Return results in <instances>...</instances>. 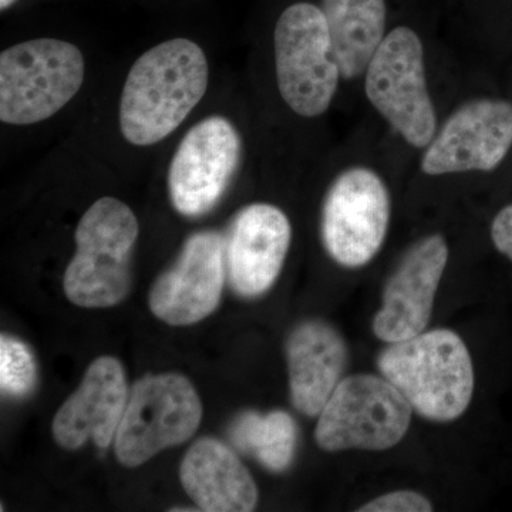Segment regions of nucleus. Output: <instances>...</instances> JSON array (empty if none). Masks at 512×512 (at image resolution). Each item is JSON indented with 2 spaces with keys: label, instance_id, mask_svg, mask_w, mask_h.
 <instances>
[{
  "label": "nucleus",
  "instance_id": "12",
  "mask_svg": "<svg viewBox=\"0 0 512 512\" xmlns=\"http://www.w3.org/2000/svg\"><path fill=\"white\" fill-rule=\"evenodd\" d=\"M225 274V239L211 231L191 235L177 262L151 288V312L168 325L200 322L220 305Z\"/></svg>",
  "mask_w": 512,
  "mask_h": 512
},
{
  "label": "nucleus",
  "instance_id": "15",
  "mask_svg": "<svg viewBox=\"0 0 512 512\" xmlns=\"http://www.w3.org/2000/svg\"><path fill=\"white\" fill-rule=\"evenodd\" d=\"M126 373L116 357L103 356L87 369L82 383L56 413L53 436L66 450L92 440L107 448L116 439L128 402Z\"/></svg>",
  "mask_w": 512,
  "mask_h": 512
},
{
  "label": "nucleus",
  "instance_id": "16",
  "mask_svg": "<svg viewBox=\"0 0 512 512\" xmlns=\"http://www.w3.org/2000/svg\"><path fill=\"white\" fill-rule=\"evenodd\" d=\"M286 360L293 406L305 416H319L343 380L348 365L345 339L329 323L306 320L289 335Z\"/></svg>",
  "mask_w": 512,
  "mask_h": 512
},
{
  "label": "nucleus",
  "instance_id": "13",
  "mask_svg": "<svg viewBox=\"0 0 512 512\" xmlns=\"http://www.w3.org/2000/svg\"><path fill=\"white\" fill-rule=\"evenodd\" d=\"M448 262V245L439 234L420 239L403 256L384 286L373 333L386 343L402 342L426 330Z\"/></svg>",
  "mask_w": 512,
  "mask_h": 512
},
{
  "label": "nucleus",
  "instance_id": "2",
  "mask_svg": "<svg viewBox=\"0 0 512 512\" xmlns=\"http://www.w3.org/2000/svg\"><path fill=\"white\" fill-rule=\"evenodd\" d=\"M377 366L424 419L456 420L473 399V360L453 330H424L413 338L389 343Z\"/></svg>",
  "mask_w": 512,
  "mask_h": 512
},
{
  "label": "nucleus",
  "instance_id": "19",
  "mask_svg": "<svg viewBox=\"0 0 512 512\" xmlns=\"http://www.w3.org/2000/svg\"><path fill=\"white\" fill-rule=\"evenodd\" d=\"M232 444L254 456L266 470L282 473L291 466L298 443L295 420L286 412H245L229 429Z\"/></svg>",
  "mask_w": 512,
  "mask_h": 512
},
{
  "label": "nucleus",
  "instance_id": "9",
  "mask_svg": "<svg viewBox=\"0 0 512 512\" xmlns=\"http://www.w3.org/2000/svg\"><path fill=\"white\" fill-rule=\"evenodd\" d=\"M390 212L389 191L375 171H343L323 204L322 239L330 258L345 268L369 264L382 248Z\"/></svg>",
  "mask_w": 512,
  "mask_h": 512
},
{
  "label": "nucleus",
  "instance_id": "21",
  "mask_svg": "<svg viewBox=\"0 0 512 512\" xmlns=\"http://www.w3.org/2000/svg\"><path fill=\"white\" fill-rule=\"evenodd\" d=\"M359 512H427L433 511L431 503L423 494L416 491L400 490L380 495L362 507Z\"/></svg>",
  "mask_w": 512,
  "mask_h": 512
},
{
  "label": "nucleus",
  "instance_id": "11",
  "mask_svg": "<svg viewBox=\"0 0 512 512\" xmlns=\"http://www.w3.org/2000/svg\"><path fill=\"white\" fill-rule=\"evenodd\" d=\"M512 147V103L478 99L458 107L421 158L429 175L493 171Z\"/></svg>",
  "mask_w": 512,
  "mask_h": 512
},
{
  "label": "nucleus",
  "instance_id": "22",
  "mask_svg": "<svg viewBox=\"0 0 512 512\" xmlns=\"http://www.w3.org/2000/svg\"><path fill=\"white\" fill-rule=\"evenodd\" d=\"M495 248L512 261V204L503 208L491 225Z\"/></svg>",
  "mask_w": 512,
  "mask_h": 512
},
{
  "label": "nucleus",
  "instance_id": "23",
  "mask_svg": "<svg viewBox=\"0 0 512 512\" xmlns=\"http://www.w3.org/2000/svg\"><path fill=\"white\" fill-rule=\"evenodd\" d=\"M16 0H0V9L6 10L15 3Z\"/></svg>",
  "mask_w": 512,
  "mask_h": 512
},
{
  "label": "nucleus",
  "instance_id": "3",
  "mask_svg": "<svg viewBox=\"0 0 512 512\" xmlns=\"http://www.w3.org/2000/svg\"><path fill=\"white\" fill-rule=\"evenodd\" d=\"M138 238V221L117 198L94 202L77 225L76 252L64 274L67 299L82 308H111L128 295L131 255Z\"/></svg>",
  "mask_w": 512,
  "mask_h": 512
},
{
  "label": "nucleus",
  "instance_id": "18",
  "mask_svg": "<svg viewBox=\"0 0 512 512\" xmlns=\"http://www.w3.org/2000/svg\"><path fill=\"white\" fill-rule=\"evenodd\" d=\"M333 52L343 79H355L366 72L367 64L384 39V0H322Z\"/></svg>",
  "mask_w": 512,
  "mask_h": 512
},
{
  "label": "nucleus",
  "instance_id": "17",
  "mask_svg": "<svg viewBox=\"0 0 512 512\" xmlns=\"http://www.w3.org/2000/svg\"><path fill=\"white\" fill-rule=\"evenodd\" d=\"M180 478L201 511L249 512L258 504L254 478L221 441H195L181 463Z\"/></svg>",
  "mask_w": 512,
  "mask_h": 512
},
{
  "label": "nucleus",
  "instance_id": "14",
  "mask_svg": "<svg viewBox=\"0 0 512 512\" xmlns=\"http://www.w3.org/2000/svg\"><path fill=\"white\" fill-rule=\"evenodd\" d=\"M291 222L271 204L242 208L225 238L229 284L244 298L262 295L281 274L291 245Z\"/></svg>",
  "mask_w": 512,
  "mask_h": 512
},
{
  "label": "nucleus",
  "instance_id": "8",
  "mask_svg": "<svg viewBox=\"0 0 512 512\" xmlns=\"http://www.w3.org/2000/svg\"><path fill=\"white\" fill-rule=\"evenodd\" d=\"M365 89L373 107L410 146H429L437 117L427 90L423 45L414 30L399 26L384 36L367 64Z\"/></svg>",
  "mask_w": 512,
  "mask_h": 512
},
{
  "label": "nucleus",
  "instance_id": "5",
  "mask_svg": "<svg viewBox=\"0 0 512 512\" xmlns=\"http://www.w3.org/2000/svg\"><path fill=\"white\" fill-rule=\"evenodd\" d=\"M274 42L282 99L302 117L325 113L342 74L322 9L312 3L289 6L276 23Z\"/></svg>",
  "mask_w": 512,
  "mask_h": 512
},
{
  "label": "nucleus",
  "instance_id": "10",
  "mask_svg": "<svg viewBox=\"0 0 512 512\" xmlns=\"http://www.w3.org/2000/svg\"><path fill=\"white\" fill-rule=\"evenodd\" d=\"M241 158L237 128L208 117L185 134L168 170V192L184 217H201L220 202Z\"/></svg>",
  "mask_w": 512,
  "mask_h": 512
},
{
  "label": "nucleus",
  "instance_id": "1",
  "mask_svg": "<svg viewBox=\"0 0 512 512\" xmlns=\"http://www.w3.org/2000/svg\"><path fill=\"white\" fill-rule=\"evenodd\" d=\"M210 67L204 50L175 37L138 57L124 83L120 130L133 146L160 143L184 123L207 92Z\"/></svg>",
  "mask_w": 512,
  "mask_h": 512
},
{
  "label": "nucleus",
  "instance_id": "20",
  "mask_svg": "<svg viewBox=\"0 0 512 512\" xmlns=\"http://www.w3.org/2000/svg\"><path fill=\"white\" fill-rule=\"evenodd\" d=\"M37 380L36 362L28 346L20 340L2 336L0 339V387L6 396L25 397Z\"/></svg>",
  "mask_w": 512,
  "mask_h": 512
},
{
  "label": "nucleus",
  "instance_id": "4",
  "mask_svg": "<svg viewBox=\"0 0 512 512\" xmlns=\"http://www.w3.org/2000/svg\"><path fill=\"white\" fill-rule=\"evenodd\" d=\"M84 57L64 40L35 39L0 55V120L29 126L55 116L79 93Z\"/></svg>",
  "mask_w": 512,
  "mask_h": 512
},
{
  "label": "nucleus",
  "instance_id": "6",
  "mask_svg": "<svg viewBox=\"0 0 512 512\" xmlns=\"http://www.w3.org/2000/svg\"><path fill=\"white\" fill-rule=\"evenodd\" d=\"M413 409L386 377H345L319 414L315 439L329 453L389 450L409 431Z\"/></svg>",
  "mask_w": 512,
  "mask_h": 512
},
{
  "label": "nucleus",
  "instance_id": "7",
  "mask_svg": "<svg viewBox=\"0 0 512 512\" xmlns=\"http://www.w3.org/2000/svg\"><path fill=\"white\" fill-rule=\"evenodd\" d=\"M201 419V400L187 377L178 373L144 377L131 389L117 429V460L128 468L141 466L165 448L191 439Z\"/></svg>",
  "mask_w": 512,
  "mask_h": 512
}]
</instances>
